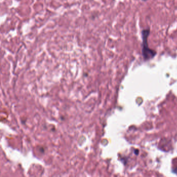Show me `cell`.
<instances>
[{"instance_id": "cell-1", "label": "cell", "mask_w": 177, "mask_h": 177, "mask_svg": "<svg viewBox=\"0 0 177 177\" xmlns=\"http://www.w3.org/2000/svg\"><path fill=\"white\" fill-rule=\"evenodd\" d=\"M150 34V29H144L142 31V53L144 60H150L154 58L156 54L154 50L149 48L148 39Z\"/></svg>"}]
</instances>
